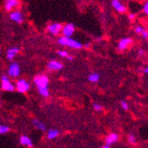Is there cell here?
<instances>
[{"instance_id": "obj_1", "label": "cell", "mask_w": 148, "mask_h": 148, "mask_svg": "<svg viewBox=\"0 0 148 148\" xmlns=\"http://www.w3.org/2000/svg\"><path fill=\"white\" fill-rule=\"evenodd\" d=\"M34 82L37 87V90L39 94L44 96V97H47L49 95V91H48V84H49V79L47 75H37L35 77Z\"/></svg>"}, {"instance_id": "obj_2", "label": "cell", "mask_w": 148, "mask_h": 148, "mask_svg": "<svg viewBox=\"0 0 148 148\" xmlns=\"http://www.w3.org/2000/svg\"><path fill=\"white\" fill-rule=\"evenodd\" d=\"M58 44L64 47H67L70 48H74V49H81L83 47V45L79 43L78 41H75L72 38H70L68 36H63L59 37L58 39Z\"/></svg>"}, {"instance_id": "obj_3", "label": "cell", "mask_w": 148, "mask_h": 148, "mask_svg": "<svg viewBox=\"0 0 148 148\" xmlns=\"http://www.w3.org/2000/svg\"><path fill=\"white\" fill-rule=\"evenodd\" d=\"M1 82H2V89L3 90H5V91H9V92L15 91V86L9 81L8 75H1Z\"/></svg>"}, {"instance_id": "obj_4", "label": "cell", "mask_w": 148, "mask_h": 148, "mask_svg": "<svg viewBox=\"0 0 148 148\" xmlns=\"http://www.w3.org/2000/svg\"><path fill=\"white\" fill-rule=\"evenodd\" d=\"M8 75L13 78H16L19 75H20V66L17 63H12L8 67Z\"/></svg>"}, {"instance_id": "obj_5", "label": "cell", "mask_w": 148, "mask_h": 148, "mask_svg": "<svg viewBox=\"0 0 148 148\" xmlns=\"http://www.w3.org/2000/svg\"><path fill=\"white\" fill-rule=\"evenodd\" d=\"M30 88V84L25 81V79H20L18 80L16 83V90L19 93H27Z\"/></svg>"}, {"instance_id": "obj_6", "label": "cell", "mask_w": 148, "mask_h": 148, "mask_svg": "<svg viewBox=\"0 0 148 148\" xmlns=\"http://www.w3.org/2000/svg\"><path fill=\"white\" fill-rule=\"evenodd\" d=\"M75 29V27L72 23H68L66 25H64V27H62V32H63L64 36L70 37L74 34Z\"/></svg>"}, {"instance_id": "obj_7", "label": "cell", "mask_w": 148, "mask_h": 148, "mask_svg": "<svg viewBox=\"0 0 148 148\" xmlns=\"http://www.w3.org/2000/svg\"><path fill=\"white\" fill-rule=\"evenodd\" d=\"M62 27H63V25L61 24H59V23H55V24H51L50 25H48L47 30L52 35L56 36V35H58L60 33V31L62 30Z\"/></svg>"}, {"instance_id": "obj_8", "label": "cell", "mask_w": 148, "mask_h": 148, "mask_svg": "<svg viewBox=\"0 0 148 148\" xmlns=\"http://www.w3.org/2000/svg\"><path fill=\"white\" fill-rule=\"evenodd\" d=\"M10 19L14 21V22H16V23L21 24L24 21V15L22 14L21 12L14 11V12H12L10 14Z\"/></svg>"}, {"instance_id": "obj_9", "label": "cell", "mask_w": 148, "mask_h": 148, "mask_svg": "<svg viewBox=\"0 0 148 148\" xmlns=\"http://www.w3.org/2000/svg\"><path fill=\"white\" fill-rule=\"evenodd\" d=\"M47 67L50 71H57V70H60L64 67L63 64L60 63V62H57L56 60H51L48 65H47Z\"/></svg>"}, {"instance_id": "obj_10", "label": "cell", "mask_w": 148, "mask_h": 148, "mask_svg": "<svg viewBox=\"0 0 148 148\" xmlns=\"http://www.w3.org/2000/svg\"><path fill=\"white\" fill-rule=\"evenodd\" d=\"M132 42H133V40L131 39V38H129V37H125V38H123V39H122L119 42V44H118V49L120 51L126 49L128 47V46H129V45Z\"/></svg>"}, {"instance_id": "obj_11", "label": "cell", "mask_w": 148, "mask_h": 148, "mask_svg": "<svg viewBox=\"0 0 148 148\" xmlns=\"http://www.w3.org/2000/svg\"><path fill=\"white\" fill-rule=\"evenodd\" d=\"M112 5L114 6V8L119 13H125L126 11V8L124 5H122L120 3L119 0H113L112 1Z\"/></svg>"}, {"instance_id": "obj_12", "label": "cell", "mask_w": 148, "mask_h": 148, "mask_svg": "<svg viewBox=\"0 0 148 148\" xmlns=\"http://www.w3.org/2000/svg\"><path fill=\"white\" fill-rule=\"evenodd\" d=\"M18 5V0H5V8L6 11H11L14 8Z\"/></svg>"}, {"instance_id": "obj_13", "label": "cell", "mask_w": 148, "mask_h": 148, "mask_svg": "<svg viewBox=\"0 0 148 148\" xmlns=\"http://www.w3.org/2000/svg\"><path fill=\"white\" fill-rule=\"evenodd\" d=\"M19 52L18 47H11L6 51V58L8 60H13L16 55Z\"/></svg>"}, {"instance_id": "obj_14", "label": "cell", "mask_w": 148, "mask_h": 148, "mask_svg": "<svg viewBox=\"0 0 148 148\" xmlns=\"http://www.w3.org/2000/svg\"><path fill=\"white\" fill-rule=\"evenodd\" d=\"M20 144L23 145L27 146V147H33V142H32V139L27 136H22L20 137Z\"/></svg>"}, {"instance_id": "obj_15", "label": "cell", "mask_w": 148, "mask_h": 148, "mask_svg": "<svg viewBox=\"0 0 148 148\" xmlns=\"http://www.w3.org/2000/svg\"><path fill=\"white\" fill-rule=\"evenodd\" d=\"M117 140H118V134L113 133V134H109V136L106 137V144L112 145L113 144L116 143V142H117Z\"/></svg>"}, {"instance_id": "obj_16", "label": "cell", "mask_w": 148, "mask_h": 148, "mask_svg": "<svg viewBox=\"0 0 148 148\" xmlns=\"http://www.w3.org/2000/svg\"><path fill=\"white\" fill-rule=\"evenodd\" d=\"M33 125H35L36 128H37L38 130H41V131H46L47 130V127L45 125V124L43 122L39 121V120H36V119H34L33 120Z\"/></svg>"}, {"instance_id": "obj_17", "label": "cell", "mask_w": 148, "mask_h": 148, "mask_svg": "<svg viewBox=\"0 0 148 148\" xmlns=\"http://www.w3.org/2000/svg\"><path fill=\"white\" fill-rule=\"evenodd\" d=\"M59 136V131L58 130H56V129H50L47 132V138L48 139H55L57 136Z\"/></svg>"}, {"instance_id": "obj_18", "label": "cell", "mask_w": 148, "mask_h": 148, "mask_svg": "<svg viewBox=\"0 0 148 148\" xmlns=\"http://www.w3.org/2000/svg\"><path fill=\"white\" fill-rule=\"evenodd\" d=\"M100 79V75L97 73H93L88 76V80L90 82H98Z\"/></svg>"}, {"instance_id": "obj_19", "label": "cell", "mask_w": 148, "mask_h": 148, "mask_svg": "<svg viewBox=\"0 0 148 148\" xmlns=\"http://www.w3.org/2000/svg\"><path fill=\"white\" fill-rule=\"evenodd\" d=\"M10 128L8 125H0V134H4L9 132Z\"/></svg>"}, {"instance_id": "obj_20", "label": "cell", "mask_w": 148, "mask_h": 148, "mask_svg": "<svg viewBox=\"0 0 148 148\" xmlns=\"http://www.w3.org/2000/svg\"><path fill=\"white\" fill-rule=\"evenodd\" d=\"M121 106H122V108L124 109V110L127 111L128 109H129V106H128V104L125 101V100H122L121 101Z\"/></svg>"}, {"instance_id": "obj_21", "label": "cell", "mask_w": 148, "mask_h": 148, "mask_svg": "<svg viewBox=\"0 0 148 148\" xmlns=\"http://www.w3.org/2000/svg\"><path fill=\"white\" fill-rule=\"evenodd\" d=\"M57 54H58L61 57H66L68 56V53L66 52V51H64V50H60V51H57L56 52Z\"/></svg>"}, {"instance_id": "obj_22", "label": "cell", "mask_w": 148, "mask_h": 148, "mask_svg": "<svg viewBox=\"0 0 148 148\" xmlns=\"http://www.w3.org/2000/svg\"><path fill=\"white\" fill-rule=\"evenodd\" d=\"M94 109L95 111H97V112H100V111H102V109H103V106H101V105H99V104H94Z\"/></svg>"}, {"instance_id": "obj_23", "label": "cell", "mask_w": 148, "mask_h": 148, "mask_svg": "<svg viewBox=\"0 0 148 148\" xmlns=\"http://www.w3.org/2000/svg\"><path fill=\"white\" fill-rule=\"evenodd\" d=\"M134 31H136V34H141L144 31V27H142L141 25H138V27H136V28H134Z\"/></svg>"}, {"instance_id": "obj_24", "label": "cell", "mask_w": 148, "mask_h": 148, "mask_svg": "<svg viewBox=\"0 0 148 148\" xmlns=\"http://www.w3.org/2000/svg\"><path fill=\"white\" fill-rule=\"evenodd\" d=\"M128 139H129V142L132 144H136V137H134V134H129L128 136Z\"/></svg>"}, {"instance_id": "obj_25", "label": "cell", "mask_w": 148, "mask_h": 148, "mask_svg": "<svg viewBox=\"0 0 148 148\" xmlns=\"http://www.w3.org/2000/svg\"><path fill=\"white\" fill-rule=\"evenodd\" d=\"M141 35H142L143 38H145V39H147V37H148V32H147V30L144 29V31L142 32V33H141Z\"/></svg>"}, {"instance_id": "obj_26", "label": "cell", "mask_w": 148, "mask_h": 148, "mask_svg": "<svg viewBox=\"0 0 148 148\" xmlns=\"http://www.w3.org/2000/svg\"><path fill=\"white\" fill-rule=\"evenodd\" d=\"M144 13L145 15L148 14V3L147 2L144 5Z\"/></svg>"}, {"instance_id": "obj_27", "label": "cell", "mask_w": 148, "mask_h": 148, "mask_svg": "<svg viewBox=\"0 0 148 148\" xmlns=\"http://www.w3.org/2000/svg\"><path fill=\"white\" fill-rule=\"evenodd\" d=\"M144 53H145V51H144L143 49H140V50L138 51V55H139V56H143Z\"/></svg>"}, {"instance_id": "obj_28", "label": "cell", "mask_w": 148, "mask_h": 148, "mask_svg": "<svg viewBox=\"0 0 148 148\" xmlns=\"http://www.w3.org/2000/svg\"><path fill=\"white\" fill-rule=\"evenodd\" d=\"M66 58H67L69 61H72V60H73V56H69V55H68V56H66Z\"/></svg>"}, {"instance_id": "obj_29", "label": "cell", "mask_w": 148, "mask_h": 148, "mask_svg": "<svg viewBox=\"0 0 148 148\" xmlns=\"http://www.w3.org/2000/svg\"><path fill=\"white\" fill-rule=\"evenodd\" d=\"M111 145H108V144H106V145H105L104 146H102V147H104V148H109V147H110Z\"/></svg>"}, {"instance_id": "obj_30", "label": "cell", "mask_w": 148, "mask_h": 148, "mask_svg": "<svg viewBox=\"0 0 148 148\" xmlns=\"http://www.w3.org/2000/svg\"><path fill=\"white\" fill-rule=\"evenodd\" d=\"M144 73H145V74H146V75L148 74V68H147V67L144 69Z\"/></svg>"}, {"instance_id": "obj_31", "label": "cell", "mask_w": 148, "mask_h": 148, "mask_svg": "<svg viewBox=\"0 0 148 148\" xmlns=\"http://www.w3.org/2000/svg\"><path fill=\"white\" fill-rule=\"evenodd\" d=\"M129 17H130V19H133V18H134V15H132V14H131V15L129 16Z\"/></svg>"}, {"instance_id": "obj_32", "label": "cell", "mask_w": 148, "mask_h": 148, "mask_svg": "<svg viewBox=\"0 0 148 148\" xmlns=\"http://www.w3.org/2000/svg\"><path fill=\"white\" fill-rule=\"evenodd\" d=\"M89 45H90V44H86V46H85V47H89Z\"/></svg>"}, {"instance_id": "obj_33", "label": "cell", "mask_w": 148, "mask_h": 148, "mask_svg": "<svg viewBox=\"0 0 148 148\" xmlns=\"http://www.w3.org/2000/svg\"><path fill=\"white\" fill-rule=\"evenodd\" d=\"M0 56H1V47H0Z\"/></svg>"}, {"instance_id": "obj_34", "label": "cell", "mask_w": 148, "mask_h": 148, "mask_svg": "<svg viewBox=\"0 0 148 148\" xmlns=\"http://www.w3.org/2000/svg\"><path fill=\"white\" fill-rule=\"evenodd\" d=\"M127 1H131V0H127Z\"/></svg>"}]
</instances>
